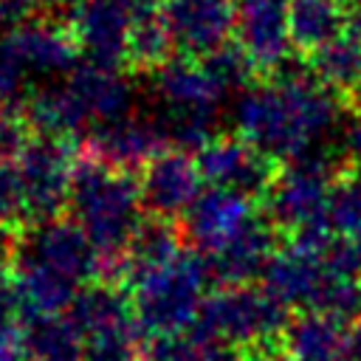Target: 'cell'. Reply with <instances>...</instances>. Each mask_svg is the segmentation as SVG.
Wrapping results in <instances>:
<instances>
[{
    "label": "cell",
    "mask_w": 361,
    "mask_h": 361,
    "mask_svg": "<svg viewBox=\"0 0 361 361\" xmlns=\"http://www.w3.org/2000/svg\"><path fill=\"white\" fill-rule=\"evenodd\" d=\"M23 82L14 76V71H8L3 62H0V110H6V104L20 93Z\"/></svg>",
    "instance_id": "f546056e"
},
{
    "label": "cell",
    "mask_w": 361,
    "mask_h": 361,
    "mask_svg": "<svg viewBox=\"0 0 361 361\" xmlns=\"http://www.w3.org/2000/svg\"><path fill=\"white\" fill-rule=\"evenodd\" d=\"M274 231L276 228L265 220V214H259L228 245L209 254L206 259H209L214 282H220L223 288H234V285H251L254 279H262L271 259L279 251Z\"/></svg>",
    "instance_id": "e0dca14e"
},
{
    "label": "cell",
    "mask_w": 361,
    "mask_h": 361,
    "mask_svg": "<svg viewBox=\"0 0 361 361\" xmlns=\"http://www.w3.org/2000/svg\"><path fill=\"white\" fill-rule=\"evenodd\" d=\"M79 42L68 23L28 17L11 25L0 39V62L25 85L34 76L65 79L79 68Z\"/></svg>",
    "instance_id": "ba28073f"
},
{
    "label": "cell",
    "mask_w": 361,
    "mask_h": 361,
    "mask_svg": "<svg viewBox=\"0 0 361 361\" xmlns=\"http://www.w3.org/2000/svg\"><path fill=\"white\" fill-rule=\"evenodd\" d=\"M31 135L34 133H31L28 121L23 118V113L0 110V164L14 161L23 152V147L28 144Z\"/></svg>",
    "instance_id": "4316f807"
},
{
    "label": "cell",
    "mask_w": 361,
    "mask_h": 361,
    "mask_svg": "<svg viewBox=\"0 0 361 361\" xmlns=\"http://www.w3.org/2000/svg\"><path fill=\"white\" fill-rule=\"evenodd\" d=\"M305 62H307V71L324 87H330L336 96L350 99V93L361 79V42L344 31L341 37H336L333 42L310 54Z\"/></svg>",
    "instance_id": "44dd1931"
},
{
    "label": "cell",
    "mask_w": 361,
    "mask_h": 361,
    "mask_svg": "<svg viewBox=\"0 0 361 361\" xmlns=\"http://www.w3.org/2000/svg\"><path fill=\"white\" fill-rule=\"evenodd\" d=\"M116 3H121V6L127 8V11H133L135 17H141V14H149V11H158L164 0H116Z\"/></svg>",
    "instance_id": "d6a6232c"
},
{
    "label": "cell",
    "mask_w": 361,
    "mask_h": 361,
    "mask_svg": "<svg viewBox=\"0 0 361 361\" xmlns=\"http://www.w3.org/2000/svg\"><path fill=\"white\" fill-rule=\"evenodd\" d=\"M347 34L361 42V0H347Z\"/></svg>",
    "instance_id": "1f68e13d"
},
{
    "label": "cell",
    "mask_w": 361,
    "mask_h": 361,
    "mask_svg": "<svg viewBox=\"0 0 361 361\" xmlns=\"http://www.w3.org/2000/svg\"><path fill=\"white\" fill-rule=\"evenodd\" d=\"M290 42L305 59L347 31V0H290Z\"/></svg>",
    "instance_id": "d6986e66"
},
{
    "label": "cell",
    "mask_w": 361,
    "mask_h": 361,
    "mask_svg": "<svg viewBox=\"0 0 361 361\" xmlns=\"http://www.w3.org/2000/svg\"><path fill=\"white\" fill-rule=\"evenodd\" d=\"M336 175L338 172H333L330 164L316 152L288 161L285 166H279L274 183L259 200L265 220L288 237L324 223Z\"/></svg>",
    "instance_id": "52a82bcc"
},
{
    "label": "cell",
    "mask_w": 361,
    "mask_h": 361,
    "mask_svg": "<svg viewBox=\"0 0 361 361\" xmlns=\"http://www.w3.org/2000/svg\"><path fill=\"white\" fill-rule=\"evenodd\" d=\"M324 223L333 237L361 240V166H347L336 175Z\"/></svg>",
    "instance_id": "7402d4cb"
},
{
    "label": "cell",
    "mask_w": 361,
    "mask_h": 361,
    "mask_svg": "<svg viewBox=\"0 0 361 361\" xmlns=\"http://www.w3.org/2000/svg\"><path fill=\"white\" fill-rule=\"evenodd\" d=\"M172 37L169 28L164 23L161 8L135 17L133 28H130V39H127V65L135 71H158L161 65H166L169 48H172Z\"/></svg>",
    "instance_id": "603a6c76"
},
{
    "label": "cell",
    "mask_w": 361,
    "mask_h": 361,
    "mask_svg": "<svg viewBox=\"0 0 361 361\" xmlns=\"http://www.w3.org/2000/svg\"><path fill=\"white\" fill-rule=\"evenodd\" d=\"M14 166L25 195L28 226L59 217L62 206H68L71 200V183L76 169L71 141L34 133L23 152L14 158Z\"/></svg>",
    "instance_id": "9c48e42d"
},
{
    "label": "cell",
    "mask_w": 361,
    "mask_h": 361,
    "mask_svg": "<svg viewBox=\"0 0 361 361\" xmlns=\"http://www.w3.org/2000/svg\"><path fill=\"white\" fill-rule=\"evenodd\" d=\"M39 6V0H0V20L11 28L31 17V11Z\"/></svg>",
    "instance_id": "83f0119b"
},
{
    "label": "cell",
    "mask_w": 361,
    "mask_h": 361,
    "mask_svg": "<svg viewBox=\"0 0 361 361\" xmlns=\"http://www.w3.org/2000/svg\"><path fill=\"white\" fill-rule=\"evenodd\" d=\"M169 147L172 141L164 118L144 116H127L85 135V155H93L124 172L144 169L155 155H161Z\"/></svg>",
    "instance_id": "2e32d148"
},
{
    "label": "cell",
    "mask_w": 361,
    "mask_h": 361,
    "mask_svg": "<svg viewBox=\"0 0 361 361\" xmlns=\"http://www.w3.org/2000/svg\"><path fill=\"white\" fill-rule=\"evenodd\" d=\"M161 14L183 56L203 59L234 37V0H164Z\"/></svg>",
    "instance_id": "5bb4252c"
},
{
    "label": "cell",
    "mask_w": 361,
    "mask_h": 361,
    "mask_svg": "<svg viewBox=\"0 0 361 361\" xmlns=\"http://www.w3.org/2000/svg\"><path fill=\"white\" fill-rule=\"evenodd\" d=\"M259 214L262 212L257 209L254 197H245L231 189L206 186L183 214L180 231L189 248L209 257L223 245H228L237 234H243Z\"/></svg>",
    "instance_id": "7c38bea8"
},
{
    "label": "cell",
    "mask_w": 361,
    "mask_h": 361,
    "mask_svg": "<svg viewBox=\"0 0 361 361\" xmlns=\"http://www.w3.org/2000/svg\"><path fill=\"white\" fill-rule=\"evenodd\" d=\"M237 135L268 158L296 161L313 152L316 141L338 121V96L307 68L279 71L245 87L234 107Z\"/></svg>",
    "instance_id": "6da1fadb"
},
{
    "label": "cell",
    "mask_w": 361,
    "mask_h": 361,
    "mask_svg": "<svg viewBox=\"0 0 361 361\" xmlns=\"http://www.w3.org/2000/svg\"><path fill=\"white\" fill-rule=\"evenodd\" d=\"M25 319H28V310L23 305L20 288H17L8 265H0V341L20 338Z\"/></svg>",
    "instance_id": "cb8c5ba5"
},
{
    "label": "cell",
    "mask_w": 361,
    "mask_h": 361,
    "mask_svg": "<svg viewBox=\"0 0 361 361\" xmlns=\"http://www.w3.org/2000/svg\"><path fill=\"white\" fill-rule=\"evenodd\" d=\"M0 223L6 228H17V226H28L25 217V195H23V183L17 175L14 161L0 164Z\"/></svg>",
    "instance_id": "484cf974"
},
{
    "label": "cell",
    "mask_w": 361,
    "mask_h": 361,
    "mask_svg": "<svg viewBox=\"0 0 361 361\" xmlns=\"http://www.w3.org/2000/svg\"><path fill=\"white\" fill-rule=\"evenodd\" d=\"M56 3H62V6H68V8H76V6L85 3V0H56Z\"/></svg>",
    "instance_id": "e575fe53"
},
{
    "label": "cell",
    "mask_w": 361,
    "mask_h": 361,
    "mask_svg": "<svg viewBox=\"0 0 361 361\" xmlns=\"http://www.w3.org/2000/svg\"><path fill=\"white\" fill-rule=\"evenodd\" d=\"M138 186H141V200L149 217L175 223V217L183 220L189 206L200 197V192L206 189V180L192 152L169 147L141 169Z\"/></svg>",
    "instance_id": "4fadbf2b"
},
{
    "label": "cell",
    "mask_w": 361,
    "mask_h": 361,
    "mask_svg": "<svg viewBox=\"0 0 361 361\" xmlns=\"http://www.w3.org/2000/svg\"><path fill=\"white\" fill-rule=\"evenodd\" d=\"M347 324L324 313H296L279 336L282 361H341Z\"/></svg>",
    "instance_id": "ac0fdd59"
},
{
    "label": "cell",
    "mask_w": 361,
    "mask_h": 361,
    "mask_svg": "<svg viewBox=\"0 0 361 361\" xmlns=\"http://www.w3.org/2000/svg\"><path fill=\"white\" fill-rule=\"evenodd\" d=\"M68 316L82 333L85 361H144L141 330L130 293L107 279L87 285L76 302L68 307Z\"/></svg>",
    "instance_id": "8992f818"
},
{
    "label": "cell",
    "mask_w": 361,
    "mask_h": 361,
    "mask_svg": "<svg viewBox=\"0 0 361 361\" xmlns=\"http://www.w3.org/2000/svg\"><path fill=\"white\" fill-rule=\"evenodd\" d=\"M290 0H234V42L257 73L274 76L290 56Z\"/></svg>",
    "instance_id": "8fae6325"
},
{
    "label": "cell",
    "mask_w": 361,
    "mask_h": 361,
    "mask_svg": "<svg viewBox=\"0 0 361 361\" xmlns=\"http://www.w3.org/2000/svg\"><path fill=\"white\" fill-rule=\"evenodd\" d=\"M212 282L209 259L195 248H183L169 262L133 274L121 285L130 293L141 330L155 338L189 333L209 299Z\"/></svg>",
    "instance_id": "277c9868"
},
{
    "label": "cell",
    "mask_w": 361,
    "mask_h": 361,
    "mask_svg": "<svg viewBox=\"0 0 361 361\" xmlns=\"http://www.w3.org/2000/svg\"><path fill=\"white\" fill-rule=\"evenodd\" d=\"M71 220L82 228L102 259V276L121 279V265L135 231L144 223L141 186L133 172L116 169L93 155L76 158L71 183Z\"/></svg>",
    "instance_id": "3957f363"
},
{
    "label": "cell",
    "mask_w": 361,
    "mask_h": 361,
    "mask_svg": "<svg viewBox=\"0 0 361 361\" xmlns=\"http://www.w3.org/2000/svg\"><path fill=\"white\" fill-rule=\"evenodd\" d=\"M206 186L231 189L245 197H259L274 183L279 164L248 144L243 135H214L195 152Z\"/></svg>",
    "instance_id": "30bf717a"
},
{
    "label": "cell",
    "mask_w": 361,
    "mask_h": 361,
    "mask_svg": "<svg viewBox=\"0 0 361 361\" xmlns=\"http://www.w3.org/2000/svg\"><path fill=\"white\" fill-rule=\"evenodd\" d=\"M25 361H85V341L68 313L28 316L23 327Z\"/></svg>",
    "instance_id": "ffe728a7"
},
{
    "label": "cell",
    "mask_w": 361,
    "mask_h": 361,
    "mask_svg": "<svg viewBox=\"0 0 361 361\" xmlns=\"http://www.w3.org/2000/svg\"><path fill=\"white\" fill-rule=\"evenodd\" d=\"M135 14L116 0H85L71 8L68 25L79 42L85 62L102 68L127 65V39Z\"/></svg>",
    "instance_id": "9a60e30c"
},
{
    "label": "cell",
    "mask_w": 361,
    "mask_h": 361,
    "mask_svg": "<svg viewBox=\"0 0 361 361\" xmlns=\"http://www.w3.org/2000/svg\"><path fill=\"white\" fill-rule=\"evenodd\" d=\"M341 147H344V152L350 158V166H361V113L344 127Z\"/></svg>",
    "instance_id": "f1b7e54d"
},
{
    "label": "cell",
    "mask_w": 361,
    "mask_h": 361,
    "mask_svg": "<svg viewBox=\"0 0 361 361\" xmlns=\"http://www.w3.org/2000/svg\"><path fill=\"white\" fill-rule=\"evenodd\" d=\"M206 344L192 333L155 336L144 347V361H203Z\"/></svg>",
    "instance_id": "d4e9b609"
},
{
    "label": "cell",
    "mask_w": 361,
    "mask_h": 361,
    "mask_svg": "<svg viewBox=\"0 0 361 361\" xmlns=\"http://www.w3.org/2000/svg\"><path fill=\"white\" fill-rule=\"evenodd\" d=\"M288 322V310L262 285H234L209 293L189 333L203 344L254 355L276 350Z\"/></svg>",
    "instance_id": "5b68a950"
},
{
    "label": "cell",
    "mask_w": 361,
    "mask_h": 361,
    "mask_svg": "<svg viewBox=\"0 0 361 361\" xmlns=\"http://www.w3.org/2000/svg\"><path fill=\"white\" fill-rule=\"evenodd\" d=\"M341 361H361V322H355V324L347 330V341H344Z\"/></svg>",
    "instance_id": "4dcf8cb0"
},
{
    "label": "cell",
    "mask_w": 361,
    "mask_h": 361,
    "mask_svg": "<svg viewBox=\"0 0 361 361\" xmlns=\"http://www.w3.org/2000/svg\"><path fill=\"white\" fill-rule=\"evenodd\" d=\"M3 243H6V226L0 223V251H6V254H8V248H3Z\"/></svg>",
    "instance_id": "d590c367"
},
{
    "label": "cell",
    "mask_w": 361,
    "mask_h": 361,
    "mask_svg": "<svg viewBox=\"0 0 361 361\" xmlns=\"http://www.w3.org/2000/svg\"><path fill=\"white\" fill-rule=\"evenodd\" d=\"M6 265L28 316L68 313L76 296L102 274V259L73 220L54 217L25 226L8 245Z\"/></svg>",
    "instance_id": "7a4b0ae2"
},
{
    "label": "cell",
    "mask_w": 361,
    "mask_h": 361,
    "mask_svg": "<svg viewBox=\"0 0 361 361\" xmlns=\"http://www.w3.org/2000/svg\"><path fill=\"white\" fill-rule=\"evenodd\" d=\"M347 102H350V107H353V110H358V113H361V79H358V85H355V90L350 93V99H347Z\"/></svg>",
    "instance_id": "836d02e7"
}]
</instances>
